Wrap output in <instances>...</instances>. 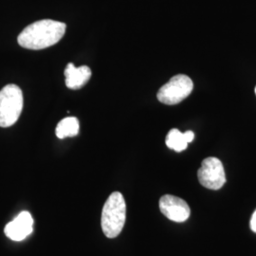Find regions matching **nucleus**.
I'll list each match as a JSON object with an SVG mask.
<instances>
[{"label": "nucleus", "instance_id": "11", "mask_svg": "<svg viewBox=\"0 0 256 256\" xmlns=\"http://www.w3.org/2000/svg\"><path fill=\"white\" fill-rule=\"evenodd\" d=\"M250 225V229H252V230L256 234V210H254V212L252 216Z\"/></svg>", "mask_w": 256, "mask_h": 256}, {"label": "nucleus", "instance_id": "5", "mask_svg": "<svg viewBox=\"0 0 256 256\" xmlns=\"http://www.w3.org/2000/svg\"><path fill=\"white\" fill-rule=\"evenodd\" d=\"M198 182L203 187L210 190H220L226 183L225 170L221 160L214 156L203 160L198 171Z\"/></svg>", "mask_w": 256, "mask_h": 256}, {"label": "nucleus", "instance_id": "12", "mask_svg": "<svg viewBox=\"0 0 256 256\" xmlns=\"http://www.w3.org/2000/svg\"><path fill=\"white\" fill-rule=\"evenodd\" d=\"M184 136H185L186 140H187L188 144H189V142H192V140H194V134L192 131H186V132L184 133Z\"/></svg>", "mask_w": 256, "mask_h": 256}, {"label": "nucleus", "instance_id": "2", "mask_svg": "<svg viewBox=\"0 0 256 256\" xmlns=\"http://www.w3.org/2000/svg\"><path fill=\"white\" fill-rule=\"evenodd\" d=\"M126 218V204L120 192H112L102 212V230L108 238H117L124 229Z\"/></svg>", "mask_w": 256, "mask_h": 256}, {"label": "nucleus", "instance_id": "8", "mask_svg": "<svg viewBox=\"0 0 256 256\" xmlns=\"http://www.w3.org/2000/svg\"><path fill=\"white\" fill-rule=\"evenodd\" d=\"M92 75V70L88 66L76 68L70 63L64 70L66 86L70 90H80L90 81Z\"/></svg>", "mask_w": 256, "mask_h": 256}, {"label": "nucleus", "instance_id": "13", "mask_svg": "<svg viewBox=\"0 0 256 256\" xmlns=\"http://www.w3.org/2000/svg\"><path fill=\"white\" fill-rule=\"evenodd\" d=\"M254 92H256V88H254Z\"/></svg>", "mask_w": 256, "mask_h": 256}, {"label": "nucleus", "instance_id": "4", "mask_svg": "<svg viewBox=\"0 0 256 256\" xmlns=\"http://www.w3.org/2000/svg\"><path fill=\"white\" fill-rule=\"evenodd\" d=\"M194 84L190 77L178 74L172 77L158 92V100L168 106L178 104L185 100L192 92Z\"/></svg>", "mask_w": 256, "mask_h": 256}, {"label": "nucleus", "instance_id": "3", "mask_svg": "<svg viewBox=\"0 0 256 256\" xmlns=\"http://www.w3.org/2000/svg\"><path fill=\"white\" fill-rule=\"evenodd\" d=\"M23 106V93L18 86H5L0 90V128L14 126L21 115Z\"/></svg>", "mask_w": 256, "mask_h": 256}, {"label": "nucleus", "instance_id": "1", "mask_svg": "<svg viewBox=\"0 0 256 256\" xmlns=\"http://www.w3.org/2000/svg\"><path fill=\"white\" fill-rule=\"evenodd\" d=\"M66 25L52 19L36 21L25 28L18 37V42L28 50H43L57 44L64 36Z\"/></svg>", "mask_w": 256, "mask_h": 256}, {"label": "nucleus", "instance_id": "9", "mask_svg": "<svg viewBox=\"0 0 256 256\" xmlns=\"http://www.w3.org/2000/svg\"><path fill=\"white\" fill-rule=\"evenodd\" d=\"M79 120L75 117H66L59 122L55 129V134L58 138L75 137L79 133Z\"/></svg>", "mask_w": 256, "mask_h": 256}, {"label": "nucleus", "instance_id": "10", "mask_svg": "<svg viewBox=\"0 0 256 256\" xmlns=\"http://www.w3.org/2000/svg\"><path fill=\"white\" fill-rule=\"evenodd\" d=\"M166 146L176 152H182L188 146V142L186 140L184 133H182L178 129H171L166 137Z\"/></svg>", "mask_w": 256, "mask_h": 256}, {"label": "nucleus", "instance_id": "6", "mask_svg": "<svg viewBox=\"0 0 256 256\" xmlns=\"http://www.w3.org/2000/svg\"><path fill=\"white\" fill-rule=\"evenodd\" d=\"M160 210L168 220L184 222L189 218L191 209L182 198L172 194H164L160 200Z\"/></svg>", "mask_w": 256, "mask_h": 256}, {"label": "nucleus", "instance_id": "7", "mask_svg": "<svg viewBox=\"0 0 256 256\" xmlns=\"http://www.w3.org/2000/svg\"><path fill=\"white\" fill-rule=\"evenodd\" d=\"M34 220L28 212H21L5 227V234L14 241H22L32 232Z\"/></svg>", "mask_w": 256, "mask_h": 256}]
</instances>
